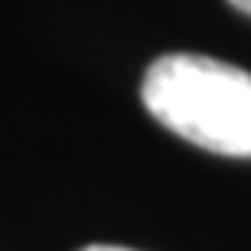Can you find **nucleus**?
<instances>
[{
  "label": "nucleus",
  "instance_id": "3",
  "mask_svg": "<svg viewBox=\"0 0 251 251\" xmlns=\"http://www.w3.org/2000/svg\"><path fill=\"white\" fill-rule=\"evenodd\" d=\"M228 3H232L235 10H242V13H248V17H251V0H228Z\"/></svg>",
  "mask_w": 251,
  "mask_h": 251
},
{
  "label": "nucleus",
  "instance_id": "1",
  "mask_svg": "<svg viewBox=\"0 0 251 251\" xmlns=\"http://www.w3.org/2000/svg\"><path fill=\"white\" fill-rule=\"evenodd\" d=\"M140 101L176 137L222 157H251V72L196 52L150 62Z\"/></svg>",
  "mask_w": 251,
  "mask_h": 251
},
{
  "label": "nucleus",
  "instance_id": "2",
  "mask_svg": "<svg viewBox=\"0 0 251 251\" xmlns=\"http://www.w3.org/2000/svg\"><path fill=\"white\" fill-rule=\"evenodd\" d=\"M78 251H137V248H124V245H85Z\"/></svg>",
  "mask_w": 251,
  "mask_h": 251
}]
</instances>
